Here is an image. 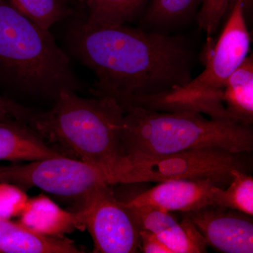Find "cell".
Returning a JSON list of instances; mask_svg holds the SVG:
<instances>
[{
  "label": "cell",
  "mask_w": 253,
  "mask_h": 253,
  "mask_svg": "<svg viewBox=\"0 0 253 253\" xmlns=\"http://www.w3.org/2000/svg\"><path fill=\"white\" fill-rule=\"evenodd\" d=\"M66 38L73 56L96 76L91 94L112 98L121 107L192 79L194 51L181 36L84 17L71 23Z\"/></svg>",
  "instance_id": "1"
},
{
  "label": "cell",
  "mask_w": 253,
  "mask_h": 253,
  "mask_svg": "<svg viewBox=\"0 0 253 253\" xmlns=\"http://www.w3.org/2000/svg\"><path fill=\"white\" fill-rule=\"evenodd\" d=\"M123 123L124 111L116 100L67 91L49 111L38 113L31 127L60 154L99 168L114 184L123 162Z\"/></svg>",
  "instance_id": "2"
},
{
  "label": "cell",
  "mask_w": 253,
  "mask_h": 253,
  "mask_svg": "<svg viewBox=\"0 0 253 253\" xmlns=\"http://www.w3.org/2000/svg\"><path fill=\"white\" fill-rule=\"evenodd\" d=\"M123 109V162L197 148L214 146L234 152H251L253 149V130L249 125L208 119L194 111L169 112L138 106Z\"/></svg>",
  "instance_id": "3"
},
{
  "label": "cell",
  "mask_w": 253,
  "mask_h": 253,
  "mask_svg": "<svg viewBox=\"0 0 253 253\" xmlns=\"http://www.w3.org/2000/svg\"><path fill=\"white\" fill-rule=\"evenodd\" d=\"M0 71L25 97L53 101L83 84L49 30L0 1Z\"/></svg>",
  "instance_id": "4"
},
{
  "label": "cell",
  "mask_w": 253,
  "mask_h": 253,
  "mask_svg": "<svg viewBox=\"0 0 253 253\" xmlns=\"http://www.w3.org/2000/svg\"><path fill=\"white\" fill-rule=\"evenodd\" d=\"M251 1L232 0L229 17L217 41L208 37L203 56L205 68L199 76L185 85L138 98L132 105L159 111H194L212 119L233 121L223 94L228 78L249 56L251 39L246 11Z\"/></svg>",
  "instance_id": "5"
},
{
  "label": "cell",
  "mask_w": 253,
  "mask_h": 253,
  "mask_svg": "<svg viewBox=\"0 0 253 253\" xmlns=\"http://www.w3.org/2000/svg\"><path fill=\"white\" fill-rule=\"evenodd\" d=\"M251 152H234L221 147H203L157 158L123 161L118 183L162 182L176 179L209 180L224 189L235 169L251 172Z\"/></svg>",
  "instance_id": "6"
},
{
  "label": "cell",
  "mask_w": 253,
  "mask_h": 253,
  "mask_svg": "<svg viewBox=\"0 0 253 253\" xmlns=\"http://www.w3.org/2000/svg\"><path fill=\"white\" fill-rule=\"evenodd\" d=\"M0 181L11 183L23 190L36 187L49 194L82 199L107 177L90 164L58 156L26 164L0 165Z\"/></svg>",
  "instance_id": "7"
},
{
  "label": "cell",
  "mask_w": 253,
  "mask_h": 253,
  "mask_svg": "<svg viewBox=\"0 0 253 253\" xmlns=\"http://www.w3.org/2000/svg\"><path fill=\"white\" fill-rule=\"evenodd\" d=\"M109 184H99L82 198L80 217L94 242V253H134L140 250L137 223L126 202L118 201Z\"/></svg>",
  "instance_id": "8"
},
{
  "label": "cell",
  "mask_w": 253,
  "mask_h": 253,
  "mask_svg": "<svg viewBox=\"0 0 253 253\" xmlns=\"http://www.w3.org/2000/svg\"><path fill=\"white\" fill-rule=\"evenodd\" d=\"M182 214L207 246L225 253H253V216L214 205Z\"/></svg>",
  "instance_id": "9"
},
{
  "label": "cell",
  "mask_w": 253,
  "mask_h": 253,
  "mask_svg": "<svg viewBox=\"0 0 253 253\" xmlns=\"http://www.w3.org/2000/svg\"><path fill=\"white\" fill-rule=\"evenodd\" d=\"M126 205L140 230L153 233L172 253H206L207 245L204 237L184 214L179 221L170 212L150 206Z\"/></svg>",
  "instance_id": "10"
},
{
  "label": "cell",
  "mask_w": 253,
  "mask_h": 253,
  "mask_svg": "<svg viewBox=\"0 0 253 253\" xmlns=\"http://www.w3.org/2000/svg\"><path fill=\"white\" fill-rule=\"evenodd\" d=\"M214 185L209 180L176 179L159 182L136 195L126 204L150 206L167 212H187L214 205Z\"/></svg>",
  "instance_id": "11"
},
{
  "label": "cell",
  "mask_w": 253,
  "mask_h": 253,
  "mask_svg": "<svg viewBox=\"0 0 253 253\" xmlns=\"http://www.w3.org/2000/svg\"><path fill=\"white\" fill-rule=\"evenodd\" d=\"M18 222L42 235L62 238L76 229H84L78 212L62 209L47 196L28 199Z\"/></svg>",
  "instance_id": "12"
},
{
  "label": "cell",
  "mask_w": 253,
  "mask_h": 253,
  "mask_svg": "<svg viewBox=\"0 0 253 253\" xmlns=\"http://www.w3.org/2000/svg\"><path fill=\"white\" fill-rule=\"evenodd\" d=\"M0 253H80L74 241L42 235L19 222L0 220Z\"/></svg>",
  "instance_id": "13"
},
{
  "label": "cell",
  "mask_w": 253,
  "mask_h": 253,
  "mask_svg": "<svg viewBox=\"0 0 253 253\" xmlns=\"http://www.w3.org/2000/svg\"><path fill=\"white\" fill-rule=\"evenodd\" d=\"M64 156L49 146L30 126L0 123V161L21 162Z\"/></svg>",
  "instance_id": "14"
},
{
  "label": "cell",
  "mask_w": 253,
  "mask_h": 253,
  "mask_svg": "<svg viewBox=\"0 0 253 253\" xmlns=\"http://www.w3.org/2000/svg\"><path fill=\"white\" fill-rule=\"evenodd\" d=\"M224 103L233 121L252 126L253 122V58L244 63L229 76L224 87Z\"/></svg>",
  "instance_id": "15"
},
{
  "label": "cell",
  "mask_w": 253,
  "mask_h": 253,
  "mask_svg": "<svg viewBox=\"0 0 253 253\" xmlns=\"http://www.w3.org/2000/svg\"><path fill=\"white\" fill-rule=\"evenodd\" d=\"M146 0H83L85 18L98 24H126L142 9Z\"/></svg>",
  "instance_id": "16"
},
{
  "label": "cell",
  "mask_w": 253,
  "mask_h": 253,
  "mask_svg": "<svg viewBox=\"0 0 253 253\" xmlns=\"http://www.w3.org/2000/svg\"><path fill=\"white\" fill-rule=\"evenodd\" d=\"M233 179L224 189L214 186V206L229 208L248 215H253V179L251 173L235 169Z\"/></svg>",
  "instance_id": "17"
},
{
  "label": "cell",
  "mask_w": 253,
  "mask_h": 253,
  "mask_svg": "<svg viewBox=\"0 0 253 253\" xmlns=\"http://www.w3.org/2000/svg\"><path fill=\"white\" fill-rule=\"evenodd\" d=\"M15 9L38 25L49 30L71 14L68 0H9Z\"/></svg>",
  "instance_id": "18"
},
{
  "label": "cell",
  "mask_w": 253,
  "mask_h": 253,
  "mask_svg": "<svg viewBox=\"0 0 253 253\" xmlns=\"http://www.w3.org/2000/svg\"><path fill=\"white\" fill-rule=\"evenodd\" d=\"M201 0H152L143 18L148 26H170L188 17Z\"/></svg>",
  "instance_id": "19"
},
{
  "label": "cell",
  "mask_w": 253,
  "mask_h": 253,
  "mask_svg": "<svg viewBox=\"0 0 253 253\" xmlns=\"http://www.w3.org/2000/svg\"><path fill=\"white\" fill-rule=\"evenodd\" d=\"M231 2L232 0H201L198 24L208 37L212 36L219 27Z\"/></svg>",
  "instance_id": "20"
},
{
  "label": "cell",
  "mask_w": 253,
  "mask_h": 253,
  "mask_svg": "<svg viewBox=\"0 0 253 253\" xmlns=\"http://www.w3.org/2000/svg\"><path fill=\"white\" fill-rule=\"evenodd\" d=\"M28 198L24 190L0 181V220H10L21 214Z\"/></svg>",
  "instance_id": "21"
},
{
  "label": "cell",
  "mask_w": 253,
  "mask_h": 253,
  "mask_svg": "<svg viewBox=\"0 0 253 253\" xmlns=\"http://www.w3.org/2000/svg\"><path fill=\"white\" fill-rule=\"evenodd\" d=\"M38 113L39 111L0 96V123H18L31 128Z\"/></svg>",
  "instance_id": "22"
},
{
  "label": "cell",
  "mask_w": 253,
  "mask_h": 253,
  "mask_svg": "<svg viewBox=\"0 0 253 253\" xmlns=\"http://www.w3.org/2000/svg\"><path fill=\"white\" fill-rule=\"evenodd\" d=\"M140 250L146 253H172L153 233L141 229Z\"/></svg>",
  "instance_id": "23"
},
{
  "label": "cell",
  "mask_w": 253,
  "mask_h": 253,
  "mask_svg": "<svg viewBox=\"0 0 253 253\" xmlns=\"http://www.w3.org/2000/svg\"><path fill=\"white\" fill-rule=\"evenodd\" d=\"M73 1H78V2L81 3V4H83V0H73Z\"/></svg>",
  "instance_id": "24"
},
{
  "label": "cell",
  "mask_w": 253,
  "mask_h": 253,
  "mask_svg": "<svg viewBox=\"0 0 253 253\" xmlns=\"http://www.w3.org/2000/svg\"><path fill=\"white\" fill-rule=\"evenodd\" d=\"M0 235H1V229H0Z\"/></svg>",
  "instance_id": "25"
}]
</instances>
